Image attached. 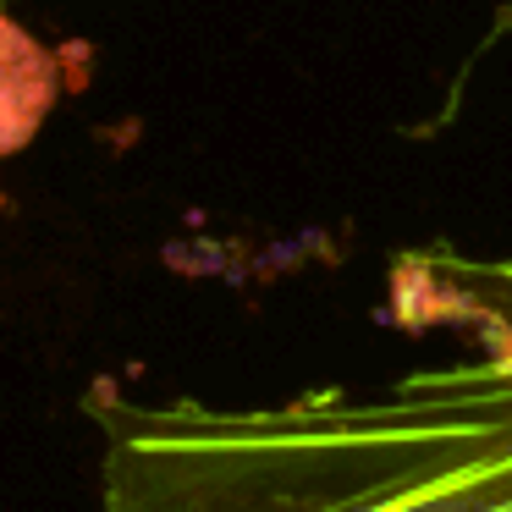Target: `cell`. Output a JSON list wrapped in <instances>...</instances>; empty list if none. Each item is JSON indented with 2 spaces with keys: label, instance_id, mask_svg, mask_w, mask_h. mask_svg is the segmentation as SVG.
I'll list each match as a JSON object with an SVG mask.
<instances>
[{
  "label": "cell",
  "instance_id": "6da1fadb",
  "mask_svg": "<svg viewBox=\"0 0 512 512\" xmlns=\"http://www.w3.org/2000/svg\"><path fill=\"white\" fill-rule=\"evenodd\" d=\"M468 347L375 391L100 408V512H512V259L413 254Z\"/></svg>",
  "mask_w": 512,
  "mask_h": 512
}]
</instances>
